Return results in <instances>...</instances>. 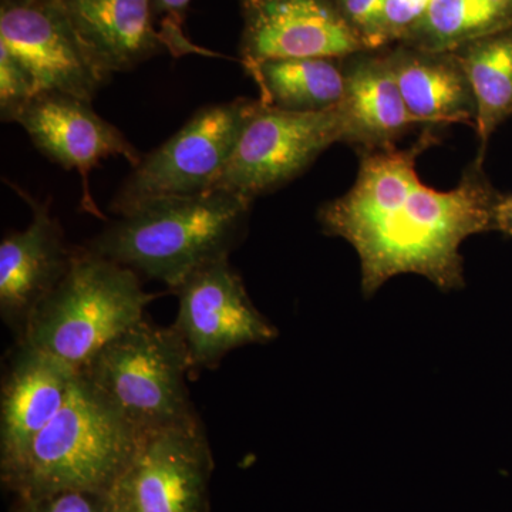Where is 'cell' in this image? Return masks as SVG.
<instances>
[{
	"label": "cell",
	"instance_id": "16",
	"mask_svg": "<svg viewBox=\"0 0 512 512\" xmlns=\"http://www.w3.org/2000/svg\"><path fill=\"white\" fill-rule=\"evenodd\" d=\"M346 89L340 103L345 143L360 151L396 147L414 120L394 74L389 52L367 50L345 59Z\"/></svg>",
	"mask_w": 512,
	"mask_h": 512
},
{
	"label": "cell",
	"instance_id": "23",
	"mask_svg": "<svg viewBox=\"0 0 512 512\" xmlns=\"http://www.w3.org/2000/svg\"><path fill=\"white\" fill-rule=\"evenodd\" d=\"M433 0H384L380 47L400 43L420 25Z\"/></svg>",
	"mask_w": 512,
	"mask_h": 512
},
{
	"label": "cell",
	"instance_id": "6",
	"mask_svg": "<svg viewBox=\"0 0 512 512\" xmlns=\"http://www.w3.org/2000/svg\"><path fill=\"white\" fill-rule=\"evenodd\" d=\"M258 100L198 110L173 137L141 158L110 204L120 217L148 202L215 190Z\"/></svg>",
	"mask_w": 512,
	"mask_h": 512
},
{
	"label": "cell",
	"instance_id": "10",
	"mask_svg": "<svg viewBox=\"0 0 512 512\" xmlns=\"http://www.w3.org/2000/svg\"><path fill=\"white\" fill-rule=\"evenodd\" d=\"M0 43L35 80L37 94L62 93L92 104L109 83L87 55L59 0H2Z\"/></svg>",
	"mask_w": 512,
	"mask_h": 512
},
{
	"label": "cell",
	"instance_id": "14",
	"mask_svg": "<svg viewBox=\"0 0 512 512\" xmlns=\"http://www.w3.org/2000/svg\"><path fill=\"white\" fill-rule=\"evenodd\" d=\"M32 221L0 244V316L22 335L29 319L72 266L74 251L49 205L26 197Z\"/></svg>",
	"mask_w": 512,
	"mask_h": 512
},
{
	"label": "cell",
	"instance_id": "24",
	"mask_svg": "<svg viewBox=\"0 0 512 512\" xmlns=\"http://www.w3.org/2000/svg\"><path fill=\"white\" fill-rule=\"evenodd\" d=\"M384 0H336L349 25L365 43L367 50H380V18Z\"/></svg>",
	"mask_w": 512,
	"mask_h": 512
},
{
	"label": "cell",
	"instance_id": "5",
	"mask_svg": "<svg viewBox=\"0 0 512 512\" xmlns=\"http://www.w3.org/2000/svg\"><path fill=\"white\" fill-rule=\"evenodd\" d=\"M191 369L174 326L144 318L104 346L82 373L144 437L200 419L185 383Z\"/></svg>",
	"mask_w": 512,
	"mask_h": 512
},
{
	"label": "cell",
	"instance_id": "17",
	"mask_svg": "<svg viewBox=\"0 0 512 512\" xmlns=\"http://www.w3.org/2000/svg\"><path fill=\"white\" fill-rule=\"evenodd\" d=\"M389 56L407 109L419 126H476V100L456 53L399 43Z\"/></svg>",
	"mask_w": 512,
	"mask_h": 512
},
{
	"label": "cell",
	"instance_id": "9",
	"mask_svg": "<svg viewBox=\"0 0 512 512\" xmlns=\"http://www.w3.org/2000/svg\"><path fill=\"white\" fill-rule=\"evenodd\" d=\"M173 292L178 298L173 326L192 369H211L231 350L278 336V329L255 308L229 258L198 269Z\"/></svg>",
	"mask_w": 512,
	"mask_h": 512
},
{
	"label": "cell",
	"instance_id": "2",
	"mask_svg": "<svg viewBox=\"0 0 512 512\" xmlns=\"http://www.w3.org/2000/svg\"><path fill=\"white\" fill-rule=\"evenodd\" d=\"M251 207L221 190L164 198L120 215L87 248L173 292L198 269L229 258L245 237Z\"/></svg>",
	"mask_w": 512,
	"mask_h": 512
},
{
	"label": "cell",
	"instance_id": "26",
	"mask_svg": "<svg viewBox=\"0 0 512 512\" xmlns=\"http://www.w3.org/2000/svg\"><path fill=\"white\" fill-rule=\"evenodd\" d=\"M495 231L503 232L512 238V195H504L497 210Z\"/></svg>",
	"mask_w": 512,
	"mask_h": 512
},
{
	"label": "cell",
	"instance_id": "20",
	"mask_svg": "<svg viewBox=\"0 0 512 512\" xmlns=\"http://www.w3.org/2000/svg\"><path fill=\"white\" fill-rule=\"evenodd\" d=\"M512 26V0H433L402 45L453 52L471 40Z\"/></svg>",
	"mask_w": 512,
	"mask_h": 512
},
{
	"label": "cell",
	"instance_id": "3",
	"mask_svg": "<svg viewBox=\"0 0 512 512\" xmlns=\"http://www.w3.org/2000/svg\"><path fill=\"white\" fill-rule=\"evenodd\" d=\"M154 299L133 269L87 247L77 248L69 272L40 303L16 342L83 372L104 346L146 318Z\"/></svg>",
	"mask_w": 512,
	"mask_h": 512
},
{
	"label": "cell",
	"instance_id": "19",
	"mask_svg": "<svg viewBox=\"0 0 512 512\" xmlns=\"http://www.w3.org/2000/svg\"><path fill=\"white\" fill-rule=\"evenodd\" d=\"M467 74L476 100L480 154L491 136L512 116V26L471 40L453 50Z\"/></svg>",
	"mask_w": 512,
	"mask_h": 512
},
{
	"label": "cell",
	"instance_id": "25",
	"mask_svg": "<svg viewBox=\"0 0 512 512\" xmlns=\"http://www.w3.org/2000/svg\"><path fill=\"white\" fill-rule=\"evenodd\" d=\"M190 2L191 0H153L154 16H164L161 33L167 40L168 49L175 55L200 52V49L188 43L181 30V18Z\"/></svg>",
	"mask_w": 512,
	"mask_h": 512
},
{
	"label": "cell",
	"instance_id": "13",
	"mask_svg": "<svg viewBox=\"0 0 512 512\" xmlns=\"http://www.w3.org/2000/svg\"><path fill=\"white\" fill-rule=\"evenodd\" d=\"M16 123L43 156L64 170L80 174L89 207L93 201L87 181L94 167L110 157H123L136 167L143 158L119 128L92 109V104L66 94H37Z\"/></svg>",
	"mask_w": 512,
	"mask_h": 512
},
{
	"label": "cell",
	"instance_id": "22",
	"mask_svg": "<svg viewBox=\"0 0 512 512\" xmlns=\"http://www.w3.org/2000/svg\"><path fill=\"white\" fill-rule=\"evenodd\" d=\"M37 96L35 80L18 57L0 43V114L16 123L19 114Z\"/></svg>",
	"mask_w": 512,
	"mask_h": 512
},
{
	"label": "cell",
	"instance_id": "7",
	"mask_svg": "<svg viewBox=\"0 0 512 512\" xmlns=\"http://www.w3.org/2000/svg\"><path fill=\"white\" fill-rule=\"evenodd\" d=\"M345 140V121L339 107L296 113L258 100L215 190L254 202L295 180L323 151Z\"/></svg>",
	"mask_w": 512,
	"mask_h": 512
},
{
	"label": "cell",
	"instance_id": "1",
	"mask_svg": "<svg viewBox=\"0 0 512 512\" xmlns=\"http://www.w3.org/2000/svg\"><path fill=\"white\" fill-rule=\"evenodd\" d=\"M433 137L427 128L407 150L362 151L353 187L320 207L323 232L345 239L359 255L366 298L400 274L424 276L441 291L463 288L461 244L471 235L495 231L504 194L488 180L481 158L453 190L421 183L417 157Z\"/></svg>",
	"mask_w": 512,
	"mask_h": 512
},
{
	"label": "cell",
	"instance_id": "4",
	"mask_svg": "<svg viewBox=\"0 0 512 512\" xmlns=\"http://www.w3.org/2000/svg\"><path fill=\"white\" fill-rule=\"evenodd\" d=\"M140 440L116 407L80 373L62 410L33 441L5 488L13 495L62 488L109 493Z\"/></svg>",
	"mask_w": 512,
	"mask_h": 512
},
{
	"label": "cell",
	"instance_id": "11",
	"mask_svg": "<svg viewBox=\"0 0 512 512\" xmlns=\"http://www.w3.org/2000/svg\"><path fill=\"white\" fill-rule=\"evenodd\" d=\"M245 70L266 60L335 57L367 52L336 0H242Z\"/></svg>",
	"mask_w": 512,
	"mask_h": 512
},
{
	"label": "cell",
	"instance_id": "12",
	"mask_svg": "<svg viewBox=\"0 0 512 512\" xmlns=\"http://www.w3.org/2000/svg\"><path fill=\"white\" fill-rule=\"evenodd\" d=\"M63 360L16 342L0 389V480L18 473L36 437L55 419L80 377Z\"/></svg>",
	"mask_w": 512,
	"mask_h": 512
},
{
	"label": "cell",
	"instance_id": "8",
	"mask_svg": "<svg viewBox=\"0 0 512 512\" xmlns=\"http://www.w3.org/2000/svg\"><path fill=\"white\" fill-rule=\"evenodd\" d=\"M212 471L200 419L154 431L111 487V512H210Z\"/></svg>",
	"mask_w": 512,
	"mask_h": 512
},
{
	"label": "cell",
	"instance_id": "18",
	"mask_svg": "<svg viewBox=\"0 0 512 512\" xmlns=\"http://www.w3.org/2000/svg\"><path fill=\"white\" fill-rule=\"evenodd\" d=\"M258 84L261 103L296 113L336 109L345 97V59L266 60L247 70Z\"/></svg>",
	"mask_w": 512,
	"mask_h": 512
},
{
	"label": "cell",
	"instance_id": "15",
	"mask_svg": "<svg viewBox=\"0 0 512 512\" xmlns=\"http://www.w3.org/2000/svg\"><path fill=\"white\" fill-rule=\"evenodd\" d=\"M90 59L109 76L168 47L154 29L153 0H59Z\"/></svg>",
	"mask_w": 512,
	"mask_h": 512
},
{
	"label": "cell",
	"instance_id": "21",
	"mask_svg": "<svg viewBox=\"0 0 512 512\" xmlns=\"http://www.w3.org/2000/svg\"><path fill=\"white\" fill-rule=\"evenodd\" d=\"M10 512H111L109 493L90 490L16 494Z\"/></svg>",
	"mask_w": 512,
	"mask_h": 512
}]
</instances>
